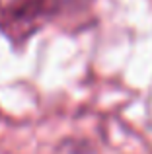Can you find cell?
Returning <instances> with one entry per match:
<instances>
[{"mask_svg":"<svg viewBox=\"0 0 152 154\" xmlns=\"http://www.w3.org/2000/svg\"><path fill=\"white\" fill-rule=\"evenodd\" d=\"M59 0H4L0 4V27L12 39H26L57 12Z\"/></svg>","mask_w":152,"mask_h":154,"instance_id":"cell-1","label":"cell"}]
</instances>
